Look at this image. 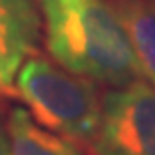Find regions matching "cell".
Wrapping results in <instances>:
<instances>
[{
  "mask_svg": "<svg viewBox=\"0 0 155 155\" xmlns=\"http://www.w3.org/2000/svg\"><path fill=\"white\" fill-rule=\"evenodd\" d=\"M45 45L60 68L110 88L142 79L110 0H38Z\"/></svg>",
  "mask_w": 155,
  "mask_h": 155,
  "instance_id": "cell-1",
  "label": "cell"
},
{
  "mask_svg": "<svg viewBox=\"0 0 155 155\" xmlns=\"http://www.w3.org/2000/svg\"><path fill=\"white\" fill-rule=\"evenodd\" d=\"M92 155H155V88L138 79L101 95Z\"/></svg>",
  "mask_w": 155,
  "mask_h": 155,
  "instance_id": "cell-3",
  "label": "cell"
},
{
  "mask_svg": "<svg viewBox=\"0 0 155 155\" xmlns=\"http://www.w3.org/2000/svg\"><path fill=\"white\" fill-rule=\"evenodd\" d=\"M15 90L41 127L90 150L101 118L95 82L73 75L45 56H30L15 77Z\"/></svg>",
  "mask_w": 155,
  "mask_h": 155,
  "instance_id": "cell-2",
  "label": "cell"
},
{
  "mask_svg": "<svg viewBox=\"0 0 155 155\" xmlns=\"http://www.w3.org/2000/svg\"><path fill=\"white\" fill-rule=\"evenodd\" d=\"M41 26L38 0H0V92H9L21 65L34 56Z\"/></svg>",
  "mask_w": 155,
  "mask_h": 155,
  "instance_id": "cell-4",
  "label": "cell"
},
{
  "mask_svg": "<svg viewBox=\"0 0 155 155\" xmlns=\"http://www.w3.org/2000/svg\"><path fill=\"white\" fill-rule=\"evenodd\" d=\"M6 131L12 155H86L81 146L41 127L23 107L9 108Z\"/></svg>",
  "mask_w": 155,
  "mask_h": 155,
  "instance_id": "cell-5",
  "label": "cell"
},
{
  "mask_svg": "<svg viewBox=\"0 0 155 155\" xmlns=\"http://www.w3.org/2000/svg\"><path fill=\"white\" fill-rule=\"evenodd\" d=\"M0 155H12L9 138H8V131H6V121H2V120H0Z\"/></svg>",
  "mask_w": 155,
  "mask_h": 155,
  "instance_id": "cell-7",
  "label": "cell"
},
{
  "mask_svg": "<svg viewBox=\"0 0 155 155\" xmlns=\"http://www.w3.org/2000/svg\"><path fill=\"white\" fill-rule=\"evenodd\" d=\"M129 36L142 79L155 88V0H110Z\"/></svg>",
  "mask_w": 155,
  "mask_h": 155,
  "instance_id": "cell-6",
  "label": "cell"
}]
</instances>
